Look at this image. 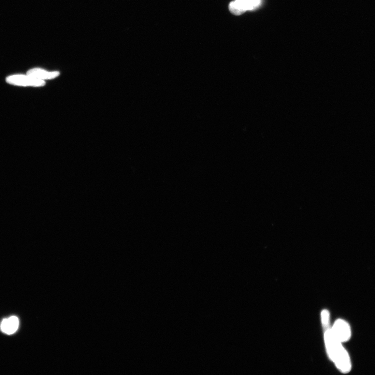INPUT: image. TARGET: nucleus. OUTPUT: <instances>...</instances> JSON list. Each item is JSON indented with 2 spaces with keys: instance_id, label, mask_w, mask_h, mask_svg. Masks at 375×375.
<instances>
[{
  "instance_id": "f257e3e1",
  "label": "nucleus",
  "mask_w": 375,
  "mask_h": 375,
  "mask_svg": "<svg viewBox=\"0 0 375 375\" xmlns=\"http://www.w3.org/2000/svg\"><path fill=\"white\" fill-rule=\"evenodd\" d=\"M324 339L328 355L338 369L343 373L351 371L352 364L349 355L330 328L325 330Z\"/></svg>"
},
{
  "instance_id": "f03ea898",
  "label": "nucleus",
  "mask_w": 375,
  "mask_h": 375,
  "mask_svg": "<svg viewBox=\"0 0 375 375\" xmlns=\"http://www.w3.org/2000/svg\"><path fill=\"white\" fill-rule=\"evenodd\" d=\"M330 329L334 336L342 343L348 341L351 338V327L342 319L337 320Z\"/></svg>"
},
{
  "instance_id": "7ed1b4c3",
  "label": "nucleus",
  "mask_w": 375,
  "mask_h": 375,
  "mask_svg": "<svg viewBox=\"0 0 375 375\" xmlns=\"http://www.w3.org/2000/svg\"><path fill=\"white\" fill-rule=\"evenodd\" d=\"M6 81L10 84L22 86H42L45 85L44 81L27 75H12L7 78Z\"/></svg>"
},
{
  "instance_id": "20e7f679",
  "label": "nucleus",
  "mask_w": 375,
  "mask_h": 375,
  "mask_svg": "<svg viewBox=\"0 0 375 375\" xmlns=\"http://www.w3.org/2000/svg\"><path fill=\"white\" fill-rule=\"evenodd\" d=\"M27 75L40 80L52 79L60 75L58 71L48 72L40 68H33L27 71Z\"/></svg>"
},
{
  "instance_id": "39448f33",
  "label": "nucleus",
  "mask_w": 375,
  "mask_h": 375,
  "mask_svg": "<svg viewBox=\"0 0 375 375\" xmlns=\"http://www.w3.org/2000/svg\"><path fill=\"white\" fill-rule=\"evenodd\" d=\"M19 319L16 316H11L3 320L0 326L3 332L7 335L15 333L18 329Z\"/></svg>"
},
{
  "instance_id": "423d86ee",
  "label": "nucleus",
  "mask_w": 375,
  "mask_h": 375,
  "mask_svg": "<svg viewBox=\"0 0 375 375\" xmlns=\"http://www.w3.org/2000/svg\"><path fill=\"white\" fill-rule=\"evenodd\" d=\"M240 6L246 11L256 7L260 0H236Z\"/></svg>"
},
{
  "instance_id": "0eeeda50",
  "label": "nucleus",
  "mask_w": 375,
  "mask_h": 375,
  "mask_svg": "<svg viewBox=\"0 0 375 375\" xmlns=\"http://www.w3.org/2000/svg\"><path fill=\"white\" fill-rule=\"evenodd\" d=\"M229 8L230 12L234 14V15L235 16H240L245 12H246V10H244L240 6V5L236 1V0L230 3Z\"/></svg>"
},
{
  "instance_id": "6e6552de",
  "label": "nucleus",
  "mask_w": 375,
  "mask_h": 375,
  "mask_svg": "<svg viewBox=\"0 0 375 375\" xmlns=\"http://www.w3.org/2000/svg\"><path fill=\"white\" fill-rule=\"evenodd\" d=\"M321 320L324 329L329 328L330 313L327 310H324L322 312Z\"/></svg>"
}]
</instances>
